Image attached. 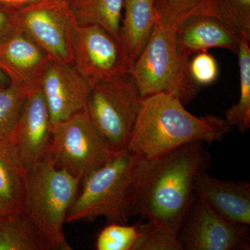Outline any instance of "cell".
<instances>
[{
  "instance_id": "1",
  "label": "cell",
  "mask_w": 250,
  "mask_h": 250,
  "mask_svg": "<svg viewBox=\"0 0 250 250\" xmlns=\"http://www.w3.org/2000/svg\"><path fill=\"white\" fill-rule=\"evenodd\" d=\"M204 143H188L156 157L137 159L130 191V218L139 215L177 236L197 197L195 175L210 166Z\"/></svg>"
},
{
  "instance_id": "2",
  "label": "cell",
  "mask_w": 250,
  "mask_h": 250,
  "mask_svg": "<svg viewBox=\"0 0 250 250\" xmlns=\"http://www.w3.org/2000/svg\"><path fill=\"white\" fill-rule=\"evenodd\" d=\"M232 129L226 120L215 115L194 116L173 94L156 93L143 98L126 149L151 159L188 143L220 142Z\"/></svg>"
},
{
  "instance_id": "3",
  "label": "cell",
  "mask_w": 250,
  "mask_h": 250,
  "mask_svg": "<svg viewBox=\"0 0 250 250\" xmlns=\"http://www.w3.org/2000/svg\"><path fill=\"white\" fill-rule=\"evenodd\" d=\"M177 27L156 18L147 43L130 70L142 98L167 93L190 103L200 86L190 75V58L179 51L176 42Z\"/></svg>"
},
{
  "instance_id": "4",
  "label": "cell",
  "mask_w": 250,
  "mask_h": 250,
  "mask_svg": "<svg viewBox=\"0 0 250 250\" xmlns=\"http://www.w3.org/2000/svg\"><path fill=\"white\" fill-rule=\"evenodd\" d=\"M137 156L125 149L82 179V190L67 212L65 223L98 217L108 224H127L131 181Z\"/></svg>"
},
{
  "instance_id": "5",
  "label": "cell",
  "mask_w": 250,
  "mask_h": 250,
  "mask_svg": "<svg viewBox=\"0 0 250 250\" xmlns=\"http://www.w3.org/2000/svg\"><path fill=\"white\" fill-rule=\"evenodd\" d=\"M82 178L58 168L48 157L29 171L27 215L45 250H72L63 225L80 188Z\"/></svg>"
},
{
  "instance_id": "6",
  "label": "cell",
  "mask_w": 250,
  "mask_h": 250,
  "mask_svg": "<svg viewBox=\"0 0 250 250\" xmlns=\"http://www.w3.org/2000/svg\"><path fill=\"white\" fill-rule=\"evenodd\" d=\"M142 100L130 73L91 87L87 113L100 139L113 152L127 147Z\"/></svg>"
},
{
  "instance_id": "7",
  "label": "cell",
  "mask_w": 250,
  "mask_h": 250,
  "mask_svg": "<svg viewBox=\"0 0 250 250\" xmlns=\"http://www.w3.org/2000/svg\"><path fill=\"white\" fill-rule=\"evenodd\" d=\"M95 129L86 109L52 125L47 157L56 167L82 179L113 157Z\"/></svg>"
},
{
  "instance_id": "8",
  "label": "cell",
  "mask_w": 250,
  "mask_h": 250,
  "mask_svg": "<svg viewBox=\"0 0 250 250\" xmlns=\"http://www.w3.org/2000/svg\"><path fill=\"white\" fill-rule=\"evenodd\" d=\"M21 30L52 62L72 65L78 24L65 0H38L16 8Z\"/></svg>"
},
{
  "instance_id": "9",
  "label": "cell",
  "mask_w": 250,
  "mask_h": 250,
  "mask_svg": "<svg viewBox=\"0 0 250 250\" xmlns=\"http://www.w3.org/2000/svg\"><path fill=\"white\" fill-rule=\"evenodd\" d=\"M177 240L182 250H249V225L229 221L197 197L184 217Z\"/></svg>"
},
{
  "instance_id": "10",
  "label": "cell",
  "mask_w": 250,
  "mask_h": 250,
  "mask_svg": "<svg viewBox=\"0 0 250 250\" xmlns=\"http://www.w3.org/2000/svg\"><path fill=\"white\" fill-rule=\"evenodd\" d=\"M132 64L122 42L107 31L78 26L73 65L90 86L129 73Z\"/></svg>"
},
{
  "instance_id": "11",
  "label": "cell",
  "mask_w": 250,
  "mask_h": 250,
  "mask_svg": "<svg viewBox=\"0 0 250 250\" xmlns=\"http://www.w3.org/2000/svg\"><path fill=\"white\" fill-rule=\"evenodd\" d=\"M52 125L86 109L91 86L72 65L51 62L41 82Z\"/></svg>"
},
{
  "instance_id": "12",
  "label": "cell",
  "mask_w": 250,
  "mask_h": 250,
  "mask_svg": "<svg viewBox=\"0 0 250 250\" xmlns=\"http://www.w3.org/2000/svg\"><path fill=\"white\" fill-rule=\"evenodd\" d=\"M52 62L22 30L0 42V70L10 85L29 96L41 88L42 75Z\"/></svg>"
},
{
  "instance_id": "13",
  "label": "cell",
  "mask_w": 250,
  "mask_h": 250,
  "mask_svg": "<svg viewBox=\"0 0 250 250\" xmlns=\"http://www.w3.org/2000/svg\"><path fill=\"white\" fill-rule=\"evenodd\" d=\"M52 139V123L42 90L27 97L12 141L28 170L47 159Z\"/></svg>"
},
{
  "instance_id": "14",
  "label": "cell",
  "mask_w": 250,
  "mask_h": 250,
  "mask_svg": "<svg viewBox=\"0 0 250 250\" xmlns=\"http://www.w3.org/2000/svg\"><path fill=\"white\" fill-rule=\"evenodd\" d=\"M194 191L224 218L250 225V184L245 181L230 182L210 177L207 170L197 172Z\"/></svg>"
},
{
  "instance_id": "15",
  "label": "cell",
  "mask_w": 250,
  "mask_h": 250,
  "mask_svg": "<svg viewBox=\"0 0 250 250\" xmlns=\"http://www.w3.org/2000/svg\"><path fill=\"white\" fill-rule=\"evenodd\" d=\"M241 39L236 31L214 16L190 18L176 29L177 47L188 58L212 48L227 49L237 54Z\"/></svg>"
},
{
  "instance_id": "16",
  "label": "cell",
  "mask_w": 250,
  "mask_h": 250,
  "mask_svg": "<svg viewBox=\"0 0 250 250\" xmlns=\"http://www.w3.org/2000/svg\"><path fill=\"white\" fill-rule=\"evenodd\" d=\"M29 170L13 141L0 144V211L6 217L27 214Z\"/></svg>"
},
{
  "instance_id": "17",
  "label": "cell",
  "mask_w": 250,
  "mask_h": 250,
  "mask_svg": "<svg viewBox=\"0 0 250 250\" xmlns=\"http://www.w3.org/2000/svg\"><path fill=\"white\" fill-rule=\"evenodd\" d=\"M123 11L121 42L134 63L155 25V0H124Z\"/></svg>"
},
{
  "instance_id": "18",
  "label": "cell",
  "mask_w": 250,
  "mask_h": 250,
  "mask_svg": "<svg viewBox=\"0 0 250 250\" xmlns=\"http://www.w3.org/2000/svg\"><path fill=\"white\" fill-rule=\"evenodd\" d=\"M68 3L78 26H100L122 42L124 0H70Z\"/></svg>"
},
{
  "instance_id": "19",
  "label": "cell",
  "mask_w": 250,
  "mask_h": 250,
  "mask_svg": "<svg viewBox=\"0 0 250 250\" xmlns=\"http://www.w3.org/2000/svg\"><path fill=\"white\" fill-rule=\"evenodd\" d=\"M0 250H45L27 214L0 220Z\"/></svg>"
},
{
  "instance_id": "20",
  "label": "cell",
  "mask_w": 250,
  "mask_h": 250,
  "mask_svg": "<svg viewBox=\"0 0 250 250\" xmlns=\"http://www.w3.org/2000/svg\"><path fill=\"white\" fill-rule=\"evenodd\" d=\"M246 36H241L237 54L241 82L239 100L225 113L226 121L233 127L237 126L242 133L250 127V48Z\"/></svg>"
},
{
  "instance_id": "21",
  "label": "cell",
  "mask_w": 250,
  "mask_h": 250,
  "mask_svg": "<svg viewBox=\"0 0 250 250\" xmlns=\"http://www.w3.org/2000/svg\"><path fill=\"white\" fill-rule=\"evenodd\" d=\"M156 18L178 27L190 18L216 17L215 0H155Z\"/></svg>"
},
{
  "instance_id": "22",
  "label": "cell",
  "mask_w": 250,
  "mask_h": 250,
  "mask_svg": "<svg viewBox=\"0 0 250 250\" xmlns=\"http://www.w3.org/2000/svg\"><path fill=\"white\" fill-rule=\"evenodd\" d=\"M27 95L11 85L0 88V144L14 139Z\"/></svg>"
},
{
  "instance_id": "23",
  "label": "cell",
  "mask_w": 250,
  "mask_h": 250,
  "mask_svg": "<svg viewBox=\"0 0 250 250\" xmlns=\"http://www.w3.org/2000/svg\"><path fill=\"white\" fill-rule=\"evenodd\" d=\"M216 18L250 40V0H215Z\"/></svg>"
},
{
  "instance_id": "24",
  "label": "cell",
  "mask_w": 250,
  "mask_h": 250,
  "mask_svg": "<svg viewBox=\"0 0 250 250\" xmlns=\"http://www.w3.org/2000/svg\"><path fill=\"white\" fill-rule=\"evenodd\" d=\"M139 236V225L108 224L99 233L95 247L98 250H133Z\"/></svg>"
},
{
  "instance_id": "25",
  "label": "cell",
  "mask_w": 250,
  "mask_h": 250,
  "mask_svg": "<svg viewBox=\"0 0 250 250\" xmlns=\"http://www.w3.org/2000/svg\"><path fill=\"white\" fill-rule=\"evenodd\" d=\"M138 225L139 236L133 250H182L177 237L151 222Z\"/></svg>"
},
{
  "instance_id": "26",
  "label": "cell",
  "mask_w": 250,
  "mask_h": 250,
  "mask_svg": "<svg viewBox=\"0 0 250 250\" xmlns=\"http://www.w3.org/2000/svg\"><path fill=\"white\" fill-rule=\"evenodd\" d=\"M190 75L192 80L200 86L211 84L218 78V62L213 56L207 52L197 53L190 61Z\"/></svg>"
},
{
  "instance_id": "27",
  "label": "cell",
  "mask_w": 250,
  "mask_h": 250,
  "mask_svg": "<svg viewBox=\"0 0 250 250\" xmlns=\"http://www.w3.org/2000/svg\"><path fill=\"white\" fill-rule=\"evenodd\" d=\"M20 30L16 8L0 4V42Z\"/></svg>"
},
{
  "instance_id": "28",
  "label": "cell",
  "mask_w": 250,
  "mask_h": 250,
  "mask_svg": "<svg viewBox=\"0 0 250 250\" xmlns=\"http://www.w3.org/2000/svg\"><path fill=\"white\" fill-rule=\"evenodd\" d=\"M36 1L38 0H0V4L11 6V7L18 8Z\"/></svg>"
},
{
  "instance_id": "29",
  "label": "cell",
  "mask_w": 250,
  "mask_h": 250,
  "mask_svg": "<svg viewBox=\"0 0 250 250\" xmlns=\"http://www.w3.org/2000/svg\"><path fill=\"white\" fill-rule=\"evenodd\" d=\"M10 85V81L8 77L0 70V88L8 86Z\"/></svg>"
},
{
  "instance_id": "30",
  "label": "cell",
  "mask_w": 250,
  "mask_h": 250,
  "mask_svg": "<svg viewBox=\"0 0 250 250\" xmlns=\"http://www.w3.org/2000/svg\"><path fill=\"white\" fill-rule=\"evenodd\" d=\"M6 218H8V217L5 216V215L3 214L1 211H0V220H1V219H4Z\"/></svg>"
},
{
  "instance_id": "31",
  "label": "cell",
  "mask_w": 250,
  "mask_h": 250,
  "mask_svg": "<svg viewBox=\"0 0 250 250\" xmlns=\"http://www.w3.org/2000/svg\"><path fill=\"white\" fill-rule=\"evenodd\" d=\"M65 1H67V2H69V1H70V0H65Z\"/></svg>"
}]
</instances>
